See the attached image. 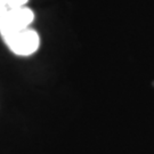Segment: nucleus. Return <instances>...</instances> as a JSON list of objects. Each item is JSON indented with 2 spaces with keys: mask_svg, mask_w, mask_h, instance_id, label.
Here are the masks:
<instances>
[{
  "mask_svg": "<svg viewBox=\"0 0 154 154\" xmlns=\"http://www.w3.org/2000/svg\"><path fill=\"white\" fill-rule=\"evenodd\" d=\"M34 20V13L26 6L13 8L0 16V34L2 38L20 32L30 26Z\"/></svg>",
  "mask_w": 154,
  "mask_h": 154,
  "instance_id": "obj_1",
  "label": "nucleus"
},
{
  "mask_svg": "<svg viewBox=\"0 0 154 154\" xmlns=\"http://www.w3.org/2000/svg\"><path fill=\"white\" fill-rule=\"evenodd\" d=\"M4 41L7 47L18 56H30L34 54L39 48L40 38L37 31L33 29H25L20 32L13 33L5 37Z\"/></svg>",
  "mask_w": 154,
  "mask_h": 154,
  "instance_id": "obj_2",
  "label": "nucleus"
},
{
  "mask_svg": "<svg viewBox=\"0 0 154 154\" xmlns=\"http://www.w3.org/2000/svg\"><path fill=\"white\" fill-rule=\"evenodd\" d=\"M28 1L29 0H0V11H1V15L5 11H9V9L22 7V6H26Z\"/></svg>",
  "mask_w": 154,
  "mask_h": 154,
  "instance_id": "obj_3",
  "label": "nucleus"
},
{
  "mask_svg": "<svg viewBox=\"0 0 154 154\" xmlns=\"http://www.w3.org/2000/svg\"><path fill=\"white\" fill-rule=\"evenodd\" d=\"M0 16H1V11H0Z\"/></svg>",
  "mask_w": 154,
  "mask_h": 154,
  "instance_id": "obj_4",
  "label": "nucleus"
}]
</instances>
